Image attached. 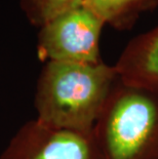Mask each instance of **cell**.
Segmentation results:
<instances>
[{
  "instance_id": "6da1fadb",
  "label": "cell",
  "mask_w": 158,
  "mask_h": 159,
  "mask_svg": "<svg viewBox=\"0 0 158 159\" xmlns=\"http://www.w3.org/2000/svg\"><path fill=\"white\" fill-rule=\"evenodd\" d=\"M115 66L46 62L37 81L36 119L58 128L92 131L118 79Z\"/></svg>"
},
{
  "instance_id": "7a4b0ae2",
  "label": "cell",
  "mask_w": 158,
  "mask_h": 159,
  "mask_svg": "<svg viewBox=\"0 0 158 159\" xmlns=\"http://www.w3.org/2000/svg\"><path fill=\"white\" fill-rule=\"evenodd\" d=\"M93 131L102 159H158V93L118 77Z\"/></svg>"
},
{
  "instance_id": "3957f363",
  "label": "cell",
  "mask_w": 158,
  "mask_h": 159,
  "mask_svg": "<svg viewBox=\"0 0 158 159\" xmlns=\"http://www.w3.org/2000/svg\"><path fill=\"white\" fill-rule=\"evenodd\" d=\"M102 20L83 5L66 11L40 27L37 55L40 61L97 64Z\"/></svg>"
},
{
  "instance_id": "277c9868",
  "label": "cell",
  "mask_w": 158,
  "mask_h": 159,
  "mask_svg": "<svg viewBox=\"0 0 158 159\" xmlns=\"http://www.w3.org/2000/svg\"><path fill=\"white\" fill-rule=\"evenodd\" d=\"M0 159H102L93 131L27 122L12 137Z\"/></svg>"
},
{
  "instance_id": "5b68a950",
  "label": "cell",
  "mask_w": 158,
  "mask_h": 159,
  "mask_svg": "<svg viewBox=\"0 0 158 159\" xmlns=\"http://www.w3.org/2000/svg\"><path fill=\"white\" fill-rule=\"evenodd\" d=\"M115 68L124 82L158 93V26L130 40Z\"/></svg>"
},
{
  "instance_id": "8992f818",
  "label": "cell",
  "mask_w": 158,
  "mask_h": 159,
  "mask_svg": "<svg viewBox=\"0 0 158 159\" xmlns=\"http://www.w3.org/2000/svg\"><path fill=\"white\" fill-rule=\"evenodd\" d=\"M82 5L117 30H130L141 13L152 11L158 0H84Z\"/></svg>"
},
{
  "instance_id": "52a82bcc",
  "label": "cell",
  "mask_w": 158,
  "mask_h": 159,
  "mask_svg": "<svg viewBox=\"0 0 158 159\" xmlns=\"http://www.w3.org/2000/svg\"><path fill=\"white\" fill-rule=\"evenodd\" d=\"M84 0H19L27 20L35 27H42L62 13L82 5Z\"/></svg>"
}]
</instances>
